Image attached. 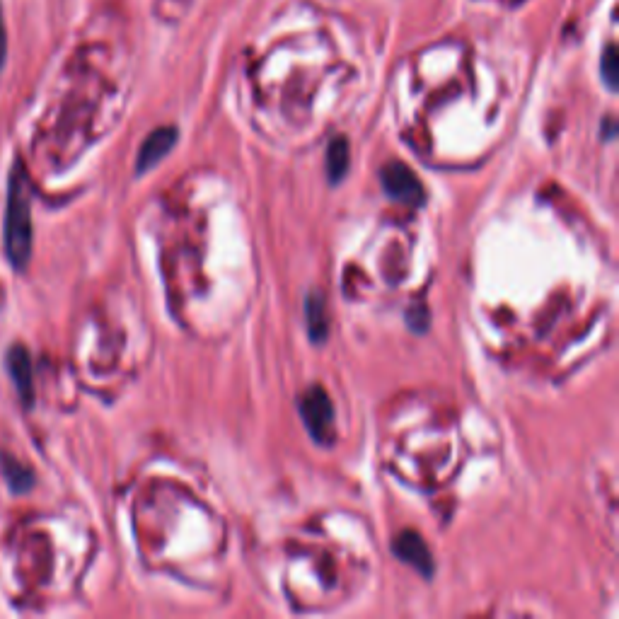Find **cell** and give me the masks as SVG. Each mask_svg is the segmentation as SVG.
Here are the masks:
<instances>
[{
  "mask_svg": "<svg viewBox=\"0 0 619 619\" xmlns=\"http://www.w3.org/2000/svg\"><path fill=\"white\" fill-rule=\"evenodd\" d=\"M5 250L17 271L25 269L32 257V196L30 179L17 163L10 175L8 211H5Z\"/></svg>",
  "mask_w": 619,
  "mask_h": 619,
  "instance_id": "cell-1",
  "label": "cell"
},
{
  "mask_svg": "<svg viewBox=\"0 0 619 619\" xmlns=\"http://www.w3.org/2000/svg\"><path fill=\"white\" fill-rule=\"evenodd\" d=\"M300 416L308 426L310 436L320 445H329L334 441V407L332 399L322 387H310L300 397Z\"/></svg>",
  "mask_w": 619,
  "mask_h": 619,
  "instance_id": "cell-2",
  "label": "cell"
},
{
  "mask_svg": "<svg viewBox=\"0 0 619 619\" xmlns=\"http://www.w3.org/2000/svg\"><path fill=\"white\" fill-rule=\"evenodd\" d=\"M380 182H383L385 194L390 199L399 201L404 206H421L426 201L424 187H421L419 177L402 163H390L380 170Z\"/></svg>",
  "mask_w": 619,
  "mask_h": 619,
  "instance_id": "cell-3",
  "label": "cell"
},
{
  "mask_svg": "<svg viewBox=\"0 0 619 619\" xmlns=\"http://www.w3.org/2000/svg\"><path fill=\"white\" fill-rule=\"evenodd\" d=\"M395 554L404 561V564L414 566L421 576L428 578L433 574L431 549L426 547L424 537H421L419 532H414V530L399 532V535L395 537Z\"/></svg>",
  "mask_w": 619,
  "mask_h": 619,
  "instance_id": "cell-4",
  "label": "cell"
},
{
  "mask_svg": "<svg viewBox=\"0 0 619 619\" xmlns=\"http://www.w3.org/2000/svg\"><path fill=\"white\" fill-rule=\"evenodd\" d=\"M175 143H177V129H172V126H163V129H155L150 133L146 141H143L141 153H138L136 163L138 175H143V172H148L150 167L158 165L160 160L170 153Z\"/></svg>",
  "mask_w": 619,
  "mask_h": 619,
  "instance_id": "cell-5",
  "label": "cell"
},
{
  "mask_svg": "<svg viewBox=\"0 0 619 619\" xmlns=\"http://www.w3.org/2000/svg\"><path fill=\"white\" fill-rule=\"evenodd\" d=\"M8 370L10 375H13V383L17 387V392H20L22 402L32 404L34 392H32V361L30 354H27L22 346H15V349H10L8 354Z\"/></svg>",
  "mask_w": 619,
  "mask_h": 619,
  "instance_id": "cell-6",
  "label": "cell"
},
{
  "mask_svg": "<svg viewBox=\"0 0 619 619\" xmlns=\"http://www.w3.org/2000/svg\"><path fill=\"white\" fill-rule=\"evenodd\" d=\"M305 320H308V334L315 344H322L329 334V320L322 295L312 293L305 298Z\"/></svg>",
  "mask_w": 619,
  "mask_h": 619,
  "instance_id": "cell-7",
  "label": "cell"
},
{
  "mask_svg": "<svg viewBox=\"0 0 619 619\" xmlns=\"http://www.w3.org/2000/svg\"><path fill=\"white\" fill-rule=\"evenodd\" d=\"M349 170V143L337 136L327 148V177L332 184H339Z\"/></svg>",
  "mask_w": 619,
  "mask_h": 619,
  "instance_id": "cell-8",
  "label": "cell"
},
{
  "mask_svg": "<svg viewBox=\"0 0 619 619\" xmlns=\"http://www.w3.org/2000/svg\"><path fill=\"white\" fill-rule=\"evenodd\" d=\"M617 71H619V59H617V49L615 46H607L603 61H600V73H603L605 85L610 90H617Z\"/></svg>",
  "mask_w": 619,
  "mask_h": 619,
  "instance_id": "cell-9",
  "label": "cell"
},
{
  "mask_svg": "<svg viewBox=\"0 0 619 619\" xmlns=\"http://www.w3.org/2000/svg\"><path fill=\"white\" fill-rule=\"evenodd\" d=\"M5 49H8V34H5L3 8H0V66H3V61H5Z\"/></svg>",
  "mask_w": 619,
  "mask_h": 619,
  "instance_id": "cell-10",
  "label": "cell"
}]
</instances>
